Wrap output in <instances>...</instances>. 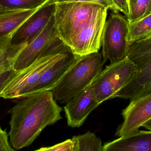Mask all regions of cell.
<instances>
[{
    "instance_id": "1",
    "label": "cell",
    "mask_w": 151,
    "mask_h": 151,
    "mask_svg": "<svg viewBox=\"0 0 151 151\" xmlns=\"http://www.w3.org/2000/svg\"><path fill=\"white\" fill-rule=\"evenodd\" d=\"M107 10L91 2L56 3L54 15L56 32L76 56L99 52Z\"/></svg>"
},
{
    "instance_id": "2",
    "label": "cell",
    "mask_w": 151,
    "mask_h": 151,
    "mask_svg": "<svg viewBox=\"0 0 151 151\" xmlns=\"http://www.w3.org/2000/svg\"><path fill=\"white\" fill-rule=\"evenodd\" d=\"M20 99L8 111L11 115L9 142L15 150L30 145L45 127L62 119L63 111L52 91Z\"/></svg>"
},
{
    "instance_id": "3",
    "label": "cell",
    "mask_w": 151,
    "mask_h": 151,
    "mask_svg": "<svg viewBox=\"0 0 151 151\" xmlns=\"http://www.w3.org/2000/svg\"><path fill=\"white\" fill-rule=\"evenodd\" d=\"M106 62L99 52L78 57L52 89L55 100L66 104L91 84Z\"/></svg>"
},
{
    "instance_id": "4",
    "label": "cell",
    "mask_w": 151,
    "mask_h": 151,
    "mask_svg": "<svg viewBox=\"0 0 151 151\" xmlns=\"http://www.w3.org/2000/svg\"><path fill=\"white\" fill-rule=\"evenodd\" d=\"M69 47L60 53L40 58L21 70H10L0 77V98L20 99L36 83L42 74L62 57Z\"/></svg>"
},
{
    "instance_id": "5",
    "label": "cell",
    "mask_w": 151,
    "mask_h": 151,
    "mask_svg": "<svg viewBox=\"0 0 151 151\" xmlns=\"http://www.w3.org/2000/svg\"><path fill=\"white\" fill-rule=\"evenodd\" d=\"M127 57L136 66V74L115 98L131 100L151 93V37L129 44Z\"/></svg>"
},
{
    "instance_id": "6",
    "label": "cell",
    "mask_w": 151,
    "mask_h": 151,
    "mask_svg": "<svg viewBox=\"0 0 151 151\" xmlns=\"http://www.w3.org/2000/svg\"><path fill=\"white\" fill-rule=\"evenodd\" d=\"M136 72V66L127 57L106 66L90 85L99 104L115 98L117 93L132 81Z\"/></svg>"
},
{
    "instance_id": "7",
    "label": "cell",
    "mask_w": 151,
    "mask_h": 151,
    "mask_svg": "<svg viewBox=\"0 0 151 151\" xmlns=\"http://www.w3.org/2000/svg\"><path fill=\"white\" fill-rule=\"evenodd\" d=\"M54 14L42 31L19 54L15 62L14 70L23 69L40 58L60 53L69 47L57 34Z\"/></svg>"
},
{
    "instance_id": "8",
    "label": "cell",
    "mask_w": 151,
    "mask_h": 151,
    "mask_svg": "<svg viewBox=\"0 0 151 151\" xmlns=\"http://www.w3.org/2000/svg\"><path fill=\"white\" fill-rule=\"evenodd\" d=\"M129 26L126 17L118 13L110 14L105 22L101 42L105 61L109 60L110 63H116L127 57Z\"/></svg>"
},
{
    "instance_id": "9",
    "label": "cell",
    "mask_w": 151,
    "mask_h": 151,
    "mask_svg": "<svg viewBox=\"0 0 151 151\" xmlns=\"http://www.w3.org/2000/svg\"><path fill=\"white\" fill-rule=\"evenodd\" d=\"M122 115L124 121L116 130V136L122 137L138 131L139 127L151 120V93L130 100Z\"/></svg>"
},
{
    "instance_id": "10",
    "label": "cell",
    "mask_w": 151,
    "mask_h": 151,
    "mask_svg": "<svg viewBox=\"0 0 151 151\" xmlns=\"http://www.w3.org/2000/svg\"><path fill=\"white\" fill-rule=\"evenodd\" d=\"M56 3L47 0L15 32L12 37V45L31 42L45 27L54 14Z\"/></svg>"
},
{
    "instance_id": "11",
    "label": "cell",
    "mask_w": 151,
    "mask_h": 151,
    "mask_svg": "<svg viewBox=\"0 0 151 151\" xmlns=\"http://www.w3.org/2000/svg\"><path fill=\"white\" fill-rule=\"evenodd\" d=\"M91 85L70 100L64 107L68 125L78 128L99 105Z\"/></svg>"
},
{
    "instance_id": "12",
    "label": "cell",
    "mask_w": 151,
    "mask_h": 151,
    "mask_svg": "<svg viewBox=\"0 0 151 151\" xmlns=\"http://www.w3.org/2000/svg\"><path fill=\"white\" fill-rule=\"evenodd\" d=\"M78 57L73 54L71 49L67 51L42 74L37 82L24 97L45 91H52Z\"/></svg>"
},
{
    "instance_id": "13",
    "label": "cell",
    "mask_w": 151,
    "mask_h": 151,
    "mask_svg": "<svg viewBox=\"0 0 151 151\" xmlns=\"http://www.w3.org/2000/svg\"><path fill=\"white\" fill-rule=\"evenodd\" d=\"M102 151H151V131H140L105 143Z\"/></svg>"
},
{
    "instance_id": "14",
    "label": "cell",
    "mask_w": 151,
    "mask_h": 151,
    "mask_svg": "<svg viewBox=\"0 0 151 151\" xmlns=\"http://www.w3.org/2000/svg\"><path fill=\"white\" fill-rule=\"evenodd\" d=\"M40 7L34 9H6L0 13V38L14 33Z\"/></svg>"
},
{
    "instance_id": "15",
    "label": "cell",
    "mask_w": 151,
    "mask_h": 151,
    "mask_svg": "<svg viewBox=\"0 0 151 151\" xmlns=\"http://www.w3.org/2000/svg\"><path fill=\"white\" fill-rule=\"evenodd\" d=\"M129 24L127 37L129 45L151 37V14Z\"/></svg>"
},
{
    "instance_id": "16",
    "label": "cell",
    "mask_w": 151,
    "mask_h": 151,
    "mask_svg": "<svg viewBox=\"0 0 151 151\" xmlns=\"http://www.w3.org/2000/svg\"><path fill=\"white\" fill-rule=\"evenodd\" d=\"M74 151H101L102 141L94 133L88 132L83 135L72 137Z\"/></svg>"
},
{
    "instance_id": "17",
    "label": "cell",
    "mask_w": 151,
    "mask_h": 151,
    "mask_svg": "<svg viewBox=\"0 0 151 151\" xmlns=\"http://www.w3.org/2000/svg\"><path fill=\"white\" fill-rule=\"evenodd\" d=\"M129 11L130 23L151 14V0H129Z\"/></svg>"
},
{
    "instance_id": "18",
    "label": "cell",
    "mask_w": 151,
    "mask_h": 151,
    "mask_svg": "<svg viewBox=\"0 0 151 151\" xmlns=\"http://www.w3.org/2000/svg\"><path fill=\"white\" fill-rule=\"evenodd\" d=\"M47 0H0V5L8 10L34 9Z\"/></svg>"
},
{
    "instance_id": "19",
    "label": "cell",
    "mask_w": 151,
    "mask_h": 151,
    "mask_svg": "<svg viewBox=\"0 0 151 151\" xmlns=\"http://www.w3.org/2000/svg\"><path fill=\"white\" fill-rule=\"evenodd\" d=\"M74 141L71 139H67L63 142L48 147H42L37 150L40 151H74Z\"/></svg>"
},
{
    "instance_id": "20",
    "label": "cell",
    "mask_w": 151,
    "mask_h": 151,
    "mask_svg": "<svg viewBox=\"0 0 151 151\" xmlns=\"http://www.w3.org/2000/svg\"><path fill=\"white\" fill-rule=\"evenodd\" d=\"M9 135L6 130L2 129L0 127V151H15L9 141Z\"/></svg>"
},
{
    "instance_id": "21",
    "label": "cell",
    "mask_w": 151,
    "mask_h": 151,
    "mask_svg": "<svg viewBox=\"0 0 151 151\" xmlns=\"http://www.w3.org/2000/svg\"><path fill=\"white\" fill-rule=\"evenodd\" d=\"M73 1H83L95 3L101 5L108 9H110L114 13H118L119 12L116 7L113 3L112 0H74Z\"/></svg>"
},
{
    "instance_id": "22",
    "label": "cell",
    "mask_w": 151,
    "mask_h": 151,
    "mask_svg": "<svg viewBox=\"0 0 151 151\" xmlns=\"http://www.w3.org/2000/svg\"><path fill=\"white\" fill-rule=\"evenodd\" d=\"M14 33L0 38V57L6 52L12 46L11 41Z\"/></svg>"
},
{
    "instance_id": "23",
    "label": "cell",
    "mask_w": 151,
    "mask_h": 151,
    "mask_svg": "<svg viewBox=\"0 0 151 151\" xmlns=\"http://www.w3.org/2000/svg\"><path fill=\"white\" fill-rule=\"evenodd\" d=\"M112 1L119 12L124 14L127 19L129 15V0H112Z\"/></svg>"
},
{
    "instance_id": "24",
    "label": "cell",
    "mask_w": 151,
    "mask_h": 151,
    "mask_svg": "<svg viewBox=\"0 0 151 151\" xmlns=\"http://www.w3.org/2000/svg\"><path fill=\"white\" fill-rule=\"evenodd\" d=\"M55 3H63V2H71L74 0H54Z\"/></svg>"
},
{
    "instance_id": "25",
    "label": "cell",
    "mask_w": 151,
    "mask_h": 151,
    "mask_svg": "<svg viewBox=\"0 0 151 151\" xmlns=\"http://www.w3.org/2000/svg\"><path fill=\"white\" fill-rule=\"evenodd\" d=\"M6 9H6L4 8H3L2 6L0 5V13L4 12V11L6 10Z\"/></svg>"
}]
</instances>
